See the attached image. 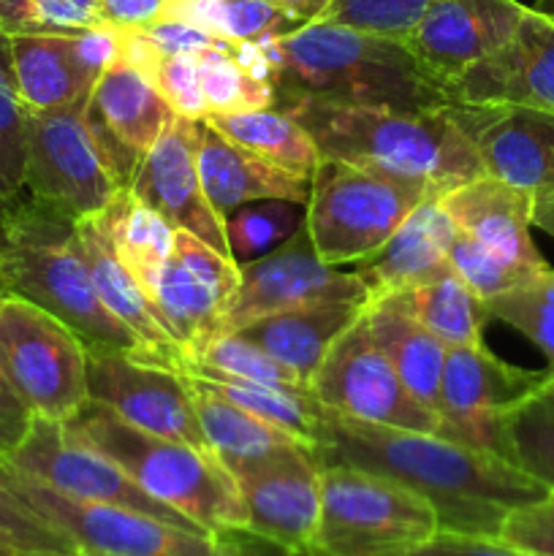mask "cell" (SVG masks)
<instances>
[{"label": "cell", "instance_id": "cell-19", "mask_svg": "<svg viewBox=\"0 0 554 556\" xmlns=\"http://www.w3.org/2000/svg\"><path fill=\"white\" fill-rule=\"evenodd\" d=\"M128 190L141 204L155 210L163 220L172 223L177 231L193 233L217 253L231 255L223 217L206 199L199 177L196 119L174 114L155 144L139 157Z\"/></svg>", "mask_w": 554, "mask_h": 556}, {"label": "cell", "instance_id": "cell-14", "mask_svg": "<svg viewBox=\"0 0 554 556\" xmlns=\"http://www.w3.org/2000/svg\"><path fill=\"white\" fill-rule=\"evenodd\" d=\"M367 299V286L356 271H340L320 261L304 226L272 253L239 264V286L223 313L221 334H231L253 320L304 304Z\"/></svg>", "mask_w": 554, "mask_h": 556}, {"label": "cell", "instance_id": "cell-7", "mask_svg": "<svg viewBox=\"0 0 554 556\" xmlns=\"http://www.w3.org/2000/svg\"><path fill=\"white\" fill-rule=\"evenodd\" d=\"M438 532V514L421 494L356 467H320V516L307 556H402Z\"/></svg>", "mask_w": 554, "mask_h": 556}, {"label": "cell", "instance_id": "cell-15", "mask_svg": "<svg viewBox=\"0 0 554 556\" xmlns=\"http://www.w3.org/2000/svg\"><path fill=\"white\" fill-rule=\"evenodd\" d=\"M239 286V264L188 231H177L150 304L185 364L221 334V320ZM185 369V367H182Z\"/></svg>", "mask_w": 554, "mask_h": 556}, {"label": "cell", "instance_id": "cell-51", "mask_svg": "<svg viewBox=\"0 0 554 556\" xmlns=\"http://www.w3.org/2000/svg\"><path fill=\"white\" fill-rule=\"evenodd\" d=\"M272 3L286 11L299 25H307V22H318L335 0H272Z\"/></svg>", "mask_w": 554, "mask_h": 556}, {"label": "cell", "instance_id": "cell-41", "mask_svg": "<svg viewBox=\"0 0 554 556\" xmlns=\"http://www.w3.org/2000/svg\"><path fill=\"white\" fill-rule=\"evenodd\" d=\"M101 25V0H0L5 36H71Z\"/></svg>", "mask_w": 554, "mask_h": 556}, {"label": "cell", "instance_id": "cell-5", "mask_svg": "<svg viewBox=\"0 0 554 556\" xmlns=\"http://www.w3.org/2000/svg\"><path fill=\"white\" fill-rule=\"evenodd\" d=\"M63 424L71 434L123 467L125 476L134 478L150 497L201 530L215 535L248 530V510L237 481L210 448L141 432L90 400Z\"/></svg>", "mask_w": 554, "mask_h": 556}, {"label": "cell", "instance_id": "cell-36", "mask_svg": "<svg viewBox=\"0 0 554 556\" xmlns=\"http://www.w3.org/2000/svg\"><path fill=\"white\" fill-rule=\"evenodd\" d=\"M168 16L234 43H269L299 27L272 0H172Z\"/></svg>", "mask_w": 554, "mask_h": 556}, {"label": "cell", "instance_id": "cell-54", "mask_svg": "<svg viewBox=\"0 0 554 556\" xmlns=\"http://www.w3.org/2000/svg\"><path fill=\"white\" fill-rule=\"evenodd\" d=\"M9 556H92V554H85V552H74V554H30V552H16V554H9Z\"/></svg>", "mask_w": 554, "mask_h": 556}, {"label": "cell", "instance_id": "cell-45", "mask_svg": "<svg viewBox=\"0 0 554 556\" xmlns=\"http://www.w3.org/2000/svg\"><path fill=\"white\" fill-rule=\"evenodd\" d=\"M150 81L158 87L174 114L185 119H204L210 117L204 90H201L199 60L193 54H161L152 65Z\"/></svg>", "mask_w": 554, "mask_h": 556}, {"label": "cell", "instance_id": "cell-3", "mask_svg": "<svg viewBox=\"0 0 554 556\" xmlns=\"http://www.w3.org/2000/svg\"><path fill=\"white\" fill-rule=\"evenodd\" d=\"M0 280L9 293L63 320L85 351L125 353L141 362L163 364L98 299L79 239V220L68 212L33 199L30 193L3 206Z\"/></svg>", "mask_w": 554, "mask_h": 556}, {"label": "cell", "instance_id": "cell-23", "mask_svg": "<svg viewBox=\"0 0 554 556\" xmlns=\"http://www.w3.org/2000/svg\"><path fill=\"white\" fill-rule=\"evenodd\" d=\"M456 226L440 199H427L418 204L402 226L386 239L383 248L369 258L358 261V280L367 286L369 299H383L405 288L424 286L454 275L449 250L454 242ZM367 299V302H369Z\"/></svg>", "mask_w": 554, "mask_h": 556}, {"label": "cell", "instance_id": "cell-55", "mask_svg": "<svg viewBox=\"0 0 554 556\" xmlns=\"http://www.w3.org/2000/svg\"><path fill=\"white\" fill-rule=\"evenodd\" d=\"M5 293H9V288H5V282L0 280V299L5 296ZM0 386H3V389H9V383H5V375H3V367H0Z\"/></svg>", "mask_w": 554, "mask_h": 556}, {"label": "cell", "instance_id": "cell-43", "mask_svg": "<svg viewBox=\"0 0 554 556\" xmlns=\"http://www.w3.org/2000/svg\"><path fill=\"white\" fill-rule=\"evenodd\" d=\"M449 258L456 275H459L483 302H489V299L500 296V293L511 291V288L521 286V282L538 275V271L525 269V266L498 255L494 250L483 248L481 242H476V239H470L462 231L454 233Z\"/></svg>", "mask_w": 554, "mask_h": 556}, {"label": "cell", "instance_id": "cell-52", "mask_svg": "<svg viewBox=\"0 0 554 556\" xmlns=\"http://www.w3.org/2000/svg\"><path fill=\"white\" fill-rule=\"evenodd\" d=\"M532 226L554 237V193H543L532 199Z\"/></svg>", "mask_w": 554, "mask_h": 556}, {"label": "cell", "instance_id": "cell-9", "mask_svg": "<svg viewBox=\"0 0 554 556\" xmlns=\"http://www.w3.org/2000/svg\"><path fill=\"white\" fill-rule=\"evenodd\" d=\"M0 367L33 416L68 421L87 402V351L60 318L27 299H0Z\"/></svg>", "mask_w": 554, "mask_h": 556}, {"label": "cell", "instance_id": "cell-53", "mask_svg": "<svg viewBox=\"0 0 554 556\" xmlns=\"http://www.w3.org/2000/svg\"><path fill=\"white\" fill-rule=\"evenodd\" d=\"M16 552H20V546H16V543H11L5 535H0V556H9Z\"/></svg>", "mask_w": 554, "mask_h": 556}, {"label": "cell", "instance_id": "cell-58", "mask_svg": "<svg viewBox=\"0 0 554 556\" xmlns=\"http://www.w3.org/2000/svg\"><path fill=\"white\" fill-rule=\"evenodd\" d=\"M282 556H286V554H282Z\"/></svg>", "mask_w": 554, "mask_h": 556}, {"label": "cell", "instance_id": "cell-37", "mask_svg": "<svg viewBox=\"0 0 554 556\" xmlns=\"http://www.w3.org/2000/svg\"><path fill=\"white\" fill-rule=\"evenodd\" d=\"M503 459L554 492V391L538 389L500 416Z\"/></svg>", "mask_w": 554, "mask_h": 556}, {"label": "cell", "instance_id": "cell-44", "mask_svg": "<svg viewBox=\"0 0 554 556\" xmlns=\"http://www.w3.org/2000/svg\"><path fill=\"white\" fill-rule=\"evenodd\" d=\"M432 0H335L318 22L405 41Z\"/></svg>", "mask_w": 554, "mask_h": 556}, {"label": "cell", "instance_id": "cell-56", "mask_svg": "<svg viewBox=\"0 0 554 556\" xmlns=\"http://www.w3.org/2000/svg\"><path fill=\"white\" fill-rule=\"evenodd\" d=\"M546 386H549V389L554 391V372H552V369H549V380H546Z\"/></svg>", "mask_w": 554, "mask_h": 556}, {"label": "cell", "instance_id": "cell-10", "mask_svg": "<svg viewBox=\"0 0 554 556\" xmlns=\"http://www.w3.org/2000/svg\"><path fill=\"white\" fill-rule=\"evenodd\" d=\"M85 106L87 101L54 112L27 109L25 193L76 220L101 215L128 188L98 144Z\"/></svg>", "mask_w": 554, "mask_h": 556}, {"label": "cell", "instance_id": "cell-11", "mask_svg": "<svg viewBox=\"0 0 554 556\" xmlns=\"http://www.w3.org/2000/svg\"><path fill=\"white\" fill-rule=\"evenodd\" d=\"M310 394L326 410L378 427L435 432L440 416L424 407L396 375L383 348L373 340L364 313L335 340L307 383Z\"/></svg>", "mask_w": 554, "mask_h": 556}, {"label": "cell", "instance_id": "cell-40", "mask_svg": "<svg viewBox=\"0 0 554 556\" xmlns=\"http://www.w3.org/2000/svg\"><path fill=\"white\" fill-rule=\"evenodd\" d=\"M489 318L503 320L525 334L546 356L554 372V269L546 266L521 286L489 299Z\"/></svg>", "mask_w": 554, "mask_h": 556}, {"label": "cell", "instance_id": "cell-49", "mask_svg": "<svg viewBox=\"0 0 554 556\" xmlns=\"http://www.w3.org/2000/svg\"><path fill=\"white\" fill-rule=\"evenodd\" d=\"M172 0H101V25L114 30H147L155 22L166 20Z\"/></svg>", "mask_w": 554, "mask_h": 556}, {"label": "cell", "instance_id": "cell-38", "mask_svg": "<svg viewBox=\"0 0 554 556\" xmlns=\"http://www.w3.org/2000/svg\"><path fill=\"white\" fill-rule=\"evenodd\" d=\"M223 226L231 258L237 264H248L286 244L299 228L307 226V204L286 199L250 201L228 212Z\"/></svg>", "mask_w": 554, "mask_h": 556}, {"label": "cell", "instance_id": "cell-32", "mask_svg": "<svg viewBox=\"0 0 554 556\" xmlns=\"http://www.w3.org/2000/svg\"><path fill=\"white\" fill-rule=\"evenodd\" d=\"M101 220L112 237L119 261L128 266L141 291L150 299L168 255L174 253L177 228L163 220L155 210L141 204L128 188L119 190L117 199L101 212Z\"/></svg>", "mask_w": 554, "mask_h": 556}, {"label": "cell", "instance_id": "cell-4", "mask_svg": "<svg viewBox=\"0 0 554 556\" xmlns=\"http://www.w3.org/2000/svg\"><path fill=\"white\" fill-rule=\"evenodd\" d=\"M318 147L320 161H340L440 199L456 185L481 177L470 139L445 109L335 106L293 101L282 106Z\"/></svg>", "mask_w": 554, "mask_h": 556}, {"label": "cell", "instance_id": "cell-26", "mask_svg": "<svg viewBox=\"0 0 554 556\" xmlns=\"http://www.w3.org/2000/svg\"><path fill=\"white\" fill-rule=\"evenodd\" d=\"M79 239L85 248L87 266H90L92 286H96L98 299L103 307L114 315L123 326H128L155 358H161L166 367L179 369L182 372L185 356L177 348V342L166 334L161 320L155 318L150 299L141 291L136 277L130 275L128 266L119 261L117 250H114L112 237H109L106 226H103L101 215L81 217L79 220Z\"/></svg>", "mask_w": 554, "mask_h": 556}, {"label": "cell", "instance_id": "cell-46", "mask_svg": "<svg viewBox=\"0 0 554 556\" xmlns=\"http://www.w3.org/2000/svg\"><path fill=\"white\" fill-rule=\"evenodd\" d=\"M0 535L9 538L11 543L20 546V552L30 554H74L79 548L74 546L71 538L54 530L52 525L33 514L25 503L14 497L0 481Z\"/></svg>", "mask_w": 554, "mask_h": 556}, {"label": "cell", "instance_id": "cell-22", "mask_svg": "<svg viewBox=\"0 0 554 556\" xmlns=\"http://www.w3.org/2000/svg\"><path fill=\"white\" fill-rule=\"evenodd\" d=\"M85 114L98 144L128 185L139 157L174 119V109L158 92L150 76L123 58L96 81Z\"/></svg>", "mask_w": 554, "mask_h": 556}, {"label": "cell", "instance_id": "cell-18", "mask_svg": "<svg viewBox=\"0 0 554 556\" xmlns=\"http://www.w3.org/2000/svg\"><path fill=\"white\" fill-rule=\"evenodd\" d=\"M483 174L530 195L554 193V112L514 103H451Z\"/></svg>", "mask_w": 554, "mask_h": 556}, {"label": "cell", "instance_id": "cell-16", "mask_svg": "<svg viewBox=\"0 0 554 556\" xmlns=\"http://www.w3.org/2000/svg\"><path fill=\"white\" fill-rule=\"evenodd\" d=\"M248 510L244 535L286 556H307L320 516V465L313 445H297L231 470Z\"/></svg>", "mask_w": 554, "mask_h": 556}, {"label": "cell", "instance_id": "cell-2", "mask_svg": "<svg viewBox=\"0 0 554 556\" xmlns=\"http://www.w3.org/2000/svg\"><path fill=\"white\" fill-rule=\"evenodd\" d=\"M264 47L272 60L275 109L293 101L402 112L451 106L443 81L396 38L307 22Z\"/></svg>", "mask_w": 554, "mask_h": 556}, {"label": "cell", "instance_id": "cell-34", "mask_svg": "<svg viewBox=\"0 0 554 556\" xmlns=\"http://www.w3.org/2000/svg\"><path fill=\"white\" fill-rule=\"evenodd\" d=\"M182 372L196 375L204 383H210L217 394L231 400L242 410L286 429V432L299 434L302 440L313 443L315 427H318L320 405L310 389H286V386H266L253 383V380H239L226 372L204 367V364H188Z\"/></svg>", "mask_w": 554, "mask_h": 556}, {"label": "cell", "instance_id": "cell-31", "mask_svg": "<svg viewBox=\"0 0 554 556\" xmlns=\"http://www.w3.org/2000/svg\"><path fill=\"white\" fill-rule=\"evenodd\" d=\"M369 302H386L389 307L400 309L407 318L432 331L445 348H459L481 342L489 318V307L459 275H445L440 280L424 282V286L405 288L383 299Z\"/></svg>", "mask_w": 554, "mask_h": 556}, {"label": "cell", "instance_id": "cell-6", "mask_svg": "<svg viewBox=\"0 0 554 556\" xmlns=\"http://www.w3.org/2000/svg\"><path fill=\"white\" fill-rule=\"evenodd\" d=\"M0 481L33 514L71 538L79 552L92 556H266L237 541V532H193L134 508L65 497L3 459Z\"/></svg>", "mask_w": 554, "mask_h": 556}, {"label": "cell", "instance_id": "cell-1", "mask_svg": "<svg viewBox=\"0 0 554 556\" xmlns=\"http://www.w3.org/2000/svg\"><path fill=\"white\" fill-rule=\"evenodd\" d=\"M320 467H356L402 483L435 508L443 532L498 538L505 514L543 497L546 489L492 451L470 448L435 432L378 427L320 405L313 434Z\"/></svg>", "mask_w": 554, "mask_h": 556}, {"label": "cell", "instance_id": "cell-47", "mask_svg": "<svg viewBox=\"0 0 554 556\" xmlns=\"http://www.w3.org/2000/svg\"><path fill=\"white\" fill-rule=\"evenodd\" d=\"M498 538L525 556H554V492L511 508Z\"/></svg>", "mask_w": 554, "mask_h": 556}, {"label": "cell", "instance_id": "cell-17", "mask_svg": "<svg viewBox=\"0 0 554 556\" xmlns=\"http://www.w3.org/2000/svg\"><path fill=\"white\" fill-rule=\"evenodd\" d=\"M87 400L109 407L141 432L210 448L179 369L125 353L87 351Z\"/></svg>", "mask_w": 554, "mask_h": 556}, {"label": "cell", "instance_id": "cell-28", "mask_svg": "<svg viewBox=\"0 0 554 556\" xmlns=\"http://www.w3.org/2000/svg\"><path fill=\"white\" fill-rule=\"evenodd\" d=\"M185 380H188L190 400H193L206 445L228 467V472L264 462L282 451L297 448V445H313L299 434L286 432V429L242 410L196 375L185 372Z\"/></svg>", "mask_w": 554, "mask_h": 556}, {"label": "cell", "instance_id": "cell-35", "mask_svg": "<svg viewBox=\"0 0 554 556\" xmlns=\"http://www.w3.org/2000/svg\"><path fill=\"white\" fill-rule=\"evenodd\" d=\"M199 60L201 90L210 114L255 112L275 106V81L272 74L250 65L244 43L201 49Z\"/></svg>", "mask_w": 554, "mask_h": 556}, {"label": "cell", "instance_id": "cell-13", "mask_svg": "<svg viewBox=\"0 0 554 556\" xmlns=\"http://www.w3.org/2000/svg\"><path fill=\"white\" fill-rule=\"evenodd\" d=\"M549 369L532 372L505 364L483 342L449 348L440 378L438 434L503 456L500 416L543 389Z\"/></svg>", "mask_w": 554, "mask_h": 556}, {"label": "cell", "instance_id": "cell-24", "mask_svg": "<svg viewBox=\"0 0 554 556\" xmlns=\"http://www.w3.org/2000/svg\"><path fill=\"white\" fill-rule=\"evenodd\" d=\"M196 163L206 199L226 217L237 206L261 199H286L307 204L310 182L264 161L248 147L237 144L210 119H196Z\"/></svg>", "mask_w": 554, "mask_h": 556}, {"label": "cell", "instance_id": "cell-57", "mask_svg": "<svg viewBox=\"0 0 554 556\" xmlns=\"http://www.w3.org/2000/svg\"><path fill=\"white\" fill-rule=\"evenodd\" d=\"M538 3H541V5H543V3H546V0H538Z\"/></svg>", "mask_w": 554, "mask_h": 556}, {"label": "cell", "instance_id": "cell-27", "mask_svg": "<svg viewBox=\"0 0 554 556\" xmlns=\"http://www.w3.org/2000/svg\"><path fill=\"white\" fill-rule=\"evenodd\" d=\"M364 307H367V302L304 304V307L253 320L234 334L264 348L269 356H275L277 362L293 369L304 383H310L320 358L329 353L337 337L345 334L362 318Z\"/></svg>", "mask_w": 554, "mask_h": 556}, {"label": "cell", "instance_id": "cell-30", "mask_svg": "<svg viewBox=\"0 0 554 556\" xmlns=\"http://www.w3.org/2000/svg\"><path fill=\"white\" fill-rule=\"evenodd\" d=\"M16 87L30 112H54L90 98L92 81L81 74L71 36H9Z\"/></svg>", "mask_w": 554, "mask_h": 556}, {"label": "cell", "instance_id": "cell-29", "mask_svg": "<svg viewBox=\"0 0 554 556\" xmlns=\"http://www.w3.org/2000/svg\"><path fill=\"white\" fill-rule=\"evenodd\" d=\"M364 324H367L373 340L391 358L405 389L424 407L440 416V378H443V362L449 348L432 331H427L421 324L407 318L400 309L389 307L386 302H367Z\"/></svg>", "mask_w": 554, "mask_h": 556}, {"label": "cell", "instance_id": "cell-39", "mask_svg": "<svg viewBox=\"0 0 554 556\" xmlns=\"http://www.w3.org/2000/svg\"><path fill=\"white\" fill-rule=\"evenodd\" d=\"M27 106L11 60V38L0 33V210L25 193Z\"/></svg>", "mask_w": 554, "mask_h": 556}, {"label": "cell", "instance_id": "cell-50", "mask_svg": "<svg viewBox=\"0 0 554 556\" xmlns=\"http://www.w3.org/2000/svg\"><path fill=\"white\" fill-rule=\"evenodd\" d=\"M30 418L33 413L22 405L20 396L0 386V459L22 443L27 427H30Z\"/></svg>", "mask_w": 554, "mask_h": 556}, {"label": "cell", "instance_id": "cell-21", "mask_svg": "<svg viewBox=\"0 0 554 556\" xmlns=\"http://www.w3.org/2000/svg\"><path fill=\"white\" fill-rule=\"evenodd\" d=\"M525 11L519 0H432L405 43L449 90L467 65L508 41Z\"/></svg>", "mask_w": 554, "mask_h": 556}, {"label": "cell", "instance_id": "cell-42", "mask_svg": "<svg viewBox=\"0 0 554 556\" xmlns=\"http://www.w3.org/2000/svg\"><path fill=\"white\" fill-rule=\"evenodd\" d=\"M188 364H204V367L217 369V372H226L239 380H253V383L307 389V383H304L293 369H288L286 364L277 362L275 356H269L264 348L253 345V342L234 334V331L231 334H217L215 340L201 351V356H196L193 362ZM188 364H185V367H188Z\"/></svg>", "mask_w": 554, "mask_h": 556}, {"label": "cell", "instance_id": "cell-8", "mask_svg": "<svg viewBox=\"0 0 554 556\" xmlns=\"http://www.w3.org/2000/svg\"><path fill=\"white\" fill-rule=\"evenodd\" d=\"M424 190L340 161H320L310 179L307 231L329 266L378 253L407 215L424 204Z\"/></svg>", "mask_w": 554, "mask_h": 556}, {"label": "cell", "instance_id": "cell-25", "mask_svg": "<svg viewBox=\"0 0 554 556\" xmlns=\"http://www.w3.org/2000/svg\"><path fill=\"white\" fill-rule=\"evenodd\" d=\"M532 199L536 195L516 190L500 179L481 174L465 185H456L440 204L449 212L456 231L467 233L481 242L483 248L494 250L503 258L525 266V269H546V261L538 253L530 237L532 228Z\"/></svg>", "mask_w": 554, "mask_h": 556}, {"label": "cell", "instance_id": "cell-20", "mask_svg": "<svg viewBox=\"0 0 554 556\" xmlns=\"http://www.w3.org/2000/svg\"><path fill=\"white\" fill-rule=\"evenodd\" d=\"M451 103H514L554 112V14L527 9L508 41L449 81Z\"/></svg>", "mask_w": 554, "mask_h": 556}, {"label": "cell", "instance_id": "cell-12", "mask_svg": "<svg viewBox=\"0 0 554 556\" xmlns=\"http://www.w3.org/2000/svg\"><path fill=\"white\" fill-rule=\"evenodd\" d=\"M3 462L25 472V476L41 481L43 486L65 494V497L134 508L147 516L168 521V525L185 527V530L206 532L190 519H185L182 514H177L174 508L150 497L134 478L125 476L123 467H117L101 451H96L85 440L71 434L63 421L33 416L22 443L9 456H3Z\"/></svg>", "mask_w": 554, "mask_h": 556}, {"label": "cell", "instance_id": "cell-48", "mask_svg": "<svg viewBox=\"0 0 554 556\" xmlns=\"http://www.w3.org/2000/svg\"><path fill=\"white\" fill-rule=\"evenodd\" d=\"M402 556H525L516 548L505 546L500 538L487 535H462V532H443L424 541L421 546L411 548Z\"/></svg>", "mask_w": 554, "mask_h": 556}, {"label": "cell", "instance_id": "cell-33", "mask_svg": "<svg viewBox=\"0 0 554 556\" xmlns=\"http://www.w3.org/2000/svg\"><path fill=\"white\" fill-rule=\"evenodd\" d=\"M212 125L237 144L248 147L264 161L286 168L302 179H313L320 155L313 136L282 109H255V112L210 114Z\"/></svg>", "mask_w": 554, "mask_h": 556}]
</instances>
